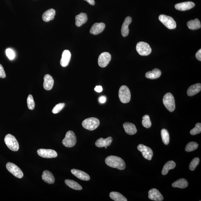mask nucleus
Listing matches in <instances>:
<instances>
[{"label": "nucleus", "mask_w": 201, "mask_h": 201, "mask_svg": "<svg viewBox=\"0 0 201 201\" xmlns=\"http://www.w3.org/2000/svg\"><path fill=\"white\" fill-rule=\"evenodd\" d=\"M198 144L196 142H189L185 148V151L187 152L194 151L198 148Z\"/></svg>", "instance_id": "72a5a7b5"}, {"label": "nucleus", "mask_w": 201, "mask_h": 201, "mask_svg": "<svg viewBox=\"0 0 201 201\" xmlns=\"http://www.w3.org/2000/svg\"><path fill=\"white\" fill-rule=\"evenodd\" d=\"M105 25L104 23H96L93 24L90 30L91 34L96 35L100 34L105 28Z\"/></svg>", "instance_id": "4468645a"}, {"label": "nucleus", "mask_w": 201, "mask_h": 201, "mask_svg": "<svg viewBox=\"0 0 201 201\" xmlns=\"http://www.w3.org/2000/svg\"><path fill=\"white\" fill-rule=\"evenodd\" d=\"M187 26L189 29L192 30H197L201 27L200 21L198 18L188 21L187 23Z\"/></svg>", "instance_id": "c85d7f7f"}, {"label": "nucleus", "mask_w": 201, "mask_h": 201, "mask_svg": "<svg viewBox=\"0 0 201 201\" xmlns=\"http://www.w3.org/2000/svg\"><path fill=\"white\" fill-rule=\"evenodd\" d=\"M199 163L200 159L199 158L197 157L194 158L191 161L189 165V169L191 171H194Z\"/></svg>", "instance_id": "c9c22d12"}, {"label": "nucleus", "mask_w": 201, "mask_h": 201, "mask_svg": "<svg viewBox=\"0 0 201 201\" xmlns=\"http://www.w3.org/2000/svg\"><path fill=\"white\" fill-rule=\"evenodd\" d=\"M111 198L115 201H127L128 200L125 197L117 192H111L110 194Z\"/></svg>", "instance_id": "7c9ffc66"}, {"label": "nucleus", "mask_w": 201, "mask_h": 201, "mask_svg": "<svg viewBox=\"0 0 201 201\" xmlns=\"http://www.w3.org/2000/svg\"><path fill=\"white\" fill-rule=\"evenodd\" d=\"M196 57L197 59L199 61H201V50H198L196 53Z\"/></svg>", "instance_id": "a19ab883"}, {"label": "nucleus", "mask_w": 201, "mask_h": 201, "mask_svg": "<svg viewBox=\"0 0 201 201\" xmlns=\"http://www.w3.org/2000/svg\"><path fill=\"white\" fill-rule=\"evenodd\" d=\"M6 77L4 69L3 66L0 64V78H4Z\"/></svg>", "instance_id": "ea45409f"}, {"label": "nucleus", "mask_w": 201, "mask_h": 201, "mask_svg": "<svg viewBox=\"0 0 201 201\" xmlns=\"http://www.w3.org/2000/svg\"><path fill=\"white\" fill-rule=\"evenodd\" d=\"M142 124L144 127L149 128L151 127L152 123L150 117L148 115H145L142 118Z\"/></svg>", "instance_id": "473e14b6"}, {"label": "nucleus", "mask_w": 201, "mask_h": 201, "mask_svg": "<svg viewBox=\"0 0 201 201\" xmlns=\"http://www.w3.org/2000/svg\"><path fill=\"white\" fill-rule=\"evenodd\" d=\"M105 162L108 166L121 170L124 169L126 168V164L123 160L116 156H108L105 159Z\"/></svg>", "instance_id": "f257e3e1"}, {"label": "nucleus", "mask_w": 201, "mask_h": 201, "mask_svg": "<svg viewBox=\"0 0 201 201\" xmlns=\"http://www.w3.org/2000/svg\"><path fill=\"white\" fill-rule=\"evenodd\" d=\"M172 185L175 188H185L188 187V182L186 179L181 178L173 183Z\"/></svg>", "instance_id": "cd10ccee"}, {"label": "nucleus", "mask_w": 201, "mask_h": 201, "mask_svg": "<svg viewBox=\"0 0 201 201\" xmlns=\"http://www.w3.org/2000/svg\"><path fill=\"white\" fill-rule=\"evenodd\" d=\"M159 21L168 28L172 30L176 28V22L172 17L162 14L159 15Z\"/></svg>", "instance_id": "6e6552de"}, {"label": "nucleus", "mask_w": 201, "mask_h": 201, "mask_svg": "<svg viewBox=\"0 0 201 201\" xmlns=\"http://www.w3.org/2000/svg\"><path fill=\"white\" fill-rule=\"evenodd\" d=\"M77 142V137L75 133L70 130L66 133L65 138L62 140V143L66 147L71 148L75 145Z\"/></svg>", "instance_id": "f03ea898"}, {"label": "nucleus", "mask_w": 201, "mask_h": 201, "mask_svg": "<svg viewBox=\"0 0 201 201\" xmlns=\"http://www.w3.org/2000/svg\"><path fill=\"white\" fill-rule=\"evenodd\" d=\"M163 102L166 108L170 112L174 111L175 108L174 98L171 93H168L163 96Z\"/></svg>", "instance_id": "7ed1b4c3"}, {"label": "nucleus", "mask_w": 201, "mask_h": 201, "mask_svg": "<svg viewBox=\"0 0 201 201\" xmlns=\"http://www.w3.org/2000/svg\"><path fill=\"white\" fill-rule=\"evenodd\" d=\"M88 20V17L85 13H81L77 15L75 17L76 26L79 27L85 24Z\"/></svg>", "instance_id": "393cba45"}, {"label": "nucleus", "mask_w": 201, "mask_h": 201, "mask_svg": "<svg viewBox=\"0 0 201 201\" xmlns=\"http://www.w3.org/2000/svg\"><path fill=\"white\" fill-rule=\"evenodd\" d=\"M4 141L6 145L9 149L13 151H17L19 149V145L16 138L11 134L5 136Z\"/></svg>", "instance_id": "20e7f679"}, {"label": "nucleus", "mask_w": 201, "mask_h": 201, "mask_svg": "<svg viewBox=\"0 0 201 201\" xmlns=\"http://www.w3.org/2000/svg\"><path fill=\"white\" fill-rule=\"evenodd\" d=\"M201 90V84L197 83L191 86L187 90V93L189 96H192L199 93Z\"/></svg>", "instance_id": "b1692460"}, {"label": "nucleus", "mask_w": 201, "mask_h": 201, "mask_svg": "<svg viewBox=\"0 0 201 201\" xmlns=\"http://www.w3.org/2000/svg\"><path fill=\"white\" fill-rule=\"evenodd\" d=\"M95 91L98 93H101L103 91V88L101 86H97L94 88Z\"/></svg>", "instance_id": "79ce46f5"}, {"label": "nucleus", "mask_w": 201, "mask_h": 201, "mask_svg": "<svg viewBox=\"0 0 201 201\" xmlns=\"http://www.w3.org/2000/svg\"><path fill=\"white\" fill-rule=\"evenodd\" d=\"M42 178L44 182L49 184H53L55 182V178L53 174L50 171L45 170L43 171L42 175Z\"/></svg>", "instance_id": "4be33fe9"}, {"label": "nucleus", "mask_w": 201, "mask_h": 201, "mask_svg": "<svg viewBox=\"0 0 201 201\" xmlns=\"http://www.w3.org/2000/svg\"><path fill=\"white\" fill-rule=\"evenodd\" d=\"M6 168L15 177L21 178L24 176L23 171L20 168L15 164L11 163H7Z\"/></svg>", "instance_id": "1a4fd4ad"}, {"label": "nucleus", "mask_w": 201, "mask_h": 201, "mask_svg": "<svg viewBox=\"0 0 201 201\" xmlns=\"http://www.w3.org/2000/svg\"><path fill=\"white\" fill-rule=\"evenodd\" d=\"M123 127L126 133L129 135H134L137 132V130L136 126L132 123H125L123 124Z\"/></svg>", "instance_id": "412c9836"}, {"label": "nucleus", "mask_w": 201, "mask_h": 201, "mask_svg": "<svg viewBox=\"0 0 201 201\" xmlns=\"http://www.w3.org/2000/svg\"><path fill=\"white\" fill-rule=\"evenodd\" d=\"M56 11L53 9H50L46 11L42 15L43 20L45 22H48L53 20L55 16Z\"/></svg>", "instance_id": "5701e85b"}, {"label": "nucleus", "mask_w": 201, "mask_h": 201, "mask_svg": "<svg viewBox=\"0 0 201 201\" xmlns=\"http://www.w3.org/2000/svg\"><path fill=\"white\" fill-rule=\"evenodd\" d=\"M64 106H65V104L63 103H59V104H57L53 109L52 112L53 114H57V113L60 112Z\"/></svg>", "instance_id": "4c0bfd02"}, {"label": "nucleus", "mask_w": 201, "mask_h": 201, "mask_svg": "<svg viewBox=\"0 0 201 201\" xmlns=\"http://www.w3.org/2000/svg\"><path fill=\"white\" fill-rule=\"evenodd\" d=\"M100 124L98 119L91 118L86 119L82 123V126L84 128L89 130L92 131L96 129Z\"/></svg>", "instance_id": "39448f33"}, {"label": "nucleus", "mask_w": 201, "mask_h": 201, "mask_svg": "<svg viewBox=\"0 0 201 201\" xmlns=\"http://www.w3.org/2000/svg\"><path fill=\"white\" fill-rule=\"evenodd\" d=\"M106 98L104 96H101L99 98V101L101 103H104L106 101Z\"/></svg>", "instance_id": "37998d69"}, {"label": "nucleus", "mask_w": 201, "mask_h": 201, "mask_svg": "<svg viewBox=\"0 0 201 201\" xmlns=\"http://www.w3.org/2000/svg\"><path fill=\"white\" fill-rule=\"evenodd\" d=\"M136 49L140 55L147 56L149 55L152 52V49L149 44L144 42L138 43Z\"/></svg>", "instance_id": "0eeeda50"}, {"label": "nucleus", "mask_w": 201, "mask_h": 201, "mask_svg": "<svg viewBox=\"0 0 201 201\" xmlns=\"http://www.w3.org/2000/svg\"><path fill=\"white\" fill-rule=\"evenodd\" d=\"M6 53L7 56L9 59L13 60L15 58V54L14 52L11 48L7 49L6 51Z\"/></svg>", "instance_id": "58836bf2"}, {"label": "nucleus", "mask_w": 201, "mask_h": 201, "mask_svg": "<svg viewBox=\"0 0 201 201\" xmlns=\"http://www.w3.org/2000/svg\"><path fill=\"white\" fill-rule=\"evenodd\" d=\"M195 6V3L193 2L188 1L177 4L175 6V8L178 10L185 11L193 8Z\"/></svg>", "instance_id": "2eb2a0df"}, {"label": "nucleus", "mask_w": 201, "mask_h": 201, "mask_svg": "<svg viewBox=\"0 0 201 201\" xmlns=\"http://www.w3.org/2000/svg\"><path fill=\"white\" fill-rule=\"evenodd\" d=\"M111 58H112V56L109 53L107 52L103 53L99 56L98 65L101 68L106 67L110 63Z\"/></svg>", "instance_id": "9b49d317"}, {"label": "nucleus", "mask_w": 201, "mask_h": 201, "mask_svg": "<svg viewBox=\"0 0 201 201\" xmlns=\"http://www.w3.org/2000/svg\"><path fill=\"white\" fill-rule=\"evenodd\" d=\"M43 87L46 90L49 91L53 87L54 81L53 78L49 74H46L44 77Z\"/></svg>", "instance_id": "aec40b11"}, {"label": "nucleus", "mask_w": 201, "mask_h": 201, "mask_svg": "<svg viewBox=\"0 0 201 201\" xmlns=\"http://www.w3.org/2000/svg\"><path fill=\"white\" fill-rule=\"evenodd\" d=\"M113 138L109 137L106 138H99L95 142V145L98 147L103 148L110 146L113 141Z\"/></svg>", "instance_id": "a211bd4d"}, {"label": "nucleus", "mask_w": 201, "mask_h": 201, "mask_svg": "<svg viewBox=\"0 0 201 201\" xmlns=\"http://www.w3.org/2000/svg\"><path fill=\"white\" fill-rule=\"evenodd\" d=\"M132 21V18L129 16L127 17L125 19L121 29V33L123 37H125L128 36L129 32L128 26L131 23Z\"/></svg>", "instance_id": "f3484780"}, {"label": "nucleus", "mask_w": 201, "mask_h": 201, "mask_svg": "<svg viewBox=\"0 0 201 201\" xmlns=\"http://www.w3.org/2000/svg\"><path fill=\"white\" fill-rule=\"evenodd\" d=\"M65 183L66 185L70 188L77 190H81L83 189V187L77 182L71 179H66Z\"/></svg>", "instance_id": "c756f323"}, {"label": "nucleus", "mask_w": 201, "mask_h": 201, "mask_svg": "<svg viewBox=\"0 0 201 201\" xmlns=\"http://www.w3.org/2000/svg\"><path fill=\"white\" fill-rule=\"evenodd\" d=\"M201 132V124L198 123L196 124L195 127L191 130L190 131L191 134L192 135H196Z\"/></svg>", "instance_id": "e433bc0d"}, {"label": "nucleus", "mask_w": 201, "mask_h": 201, "mask_svg": "<svg viewBox=\"0 0 201 201\" xmlns=\"http://www.w3.org/2000/svg\"><path fill=\"white\" fill-rule=\"evenodd\" d=\"M138 149L142 154V156L146 159L151 160L153 156V152L149 147L143 144H140L138 146Z\"/></svg>", "instance_id": "9d476101"}, {"label": "nucleus", "mask_w": 201, "mask_h": 201, "mask_svg": "<svg viewBox=\"0 0 201 201\" xmlns=\"http://www.w3.org/2000/svg\"><path fill=\"white\" fill-rule=\"evenodd\" d=\"M148 198L156 201H162L163 199V195L156 188H152L149 191Z\"/></svg>", "instance_id": "ddd939ff"}, {"label": "nucleus", "mask_w": 201, "mask_h": 201, "mask_svg": "<svg viewBox=\"0 0 201 201\" xmlns=\"http://www.w3.org/2000/svg\"><path fill=\"white\" fill-rule=\"evenodd\" d=\"M176 167V163L173 161H169L166 163L162 171V174L166 175L168 173L169 170L174 169Z\"/></svg>", "instance_id": "bb28decb"}, {"label": "nucleus", "mask_w": 201, "mask_h": 201, "mask_svg": "<svg viewBox=\"0 0 201 201\" xmlns=\"http://www.w3.org/2000/svg\"><path fill=\"white\" fill-rule=\"evenodd\" d=\"M161 72L159 69L155 68L152 71L147 72L145 74V77L147 78L155 79L160 77Z\"/></svg>", "instance_id": "a878e982"}, {"label": "nucleus", "mask_w": 201, "mask_h": 201, "mask_svg": "<svg viewBox=\"0 0 201 201\" xmlns=\"http://www.w3.org/2000/svg\"><path fill=\"white\" fill-rule=\"evenodd\" d=\"M87 1L90 5H95V2L94 0H85Z\"/></svg>", "instance_id": "c03bdc74"}, {"label": "nucleus", "mask_w": 201, "mask_h": 201, "mask_svg": "<svg viewBox=\"0 0 201 201\" xmlns=\"http://www.w3.org/2000/svg\"><path fill=\"white\" fill-rule=\"evenodd\" d=\"M71 54L68 50H64L62 54L60 63L63 67H65L68 66L71 60Z\"/></svg>", "instance_id": "6ab92c4d"}, {"label": "nucleus", "mask_w": 201, "mask_h": 201, "mask_svg": "<svg viewBox=\"0 0 201 201\" xmlns=\"http://www.w3.org/2000/svg\"><path fill=\"white\" fill-rule=\"evenodd\" d=\"M161 135L164 144L166 145H168L169 142V135L167 130L165 128L162 129Z\"/></svg>", "instance_id": "2f4dec72"}, {"label": "nucleus", "mask_w": 201, "mask_h": 201, "mask_svg": "<svg viewBox=\"0 0 201 201\" xmlns=\"http://www.w3.org/2000/svg\"><path fill=\"white\" fill-rule=\"evenodd\" d=\"M71 172L77 178L83 181H89L90 177L87 173L80 170L73 169L71 170Z\"/></svg>", "instance_id": "dca6fc26"}, {"label": "nucleus", "mask_w": 201, "mask_h": 201, "mask_svg": "<svg viewBox=\"0 0 201 201\" xmlns=\"http://www.w3.org/2000/svg\"><path fill=\"white\" fill-rule=\"evenodd\" d=\"M38 155L41 157L46 158H52L57 157L58 153L53 150L50 149H39L37 151Z\"/></svg>", "instance_id": "f8f14e48"}, {"label": "nucleus", "mask_w": 201, "mask_h": 201, "mask_svg": "<svg viewBox=\"0 0 201 201\" xmlns=\"http://www.w3.org/2000/svg\"><path fill=\"white\" fill-rule=\"evenodd\" d=\"M27 105L28 108L30 110H34L35 108V102L32 95H29L27 99Z\"/></svg>", "instance_id": "f704fd0d"}, {"label": "nucleus", "mask_w": 201, "mask_h": 201, "mask_svg": "<svg viewBox=\"0 0 201 201\" xmlns=\"http://www.w3.org/2000/svg\"><path fill=\"white\" fill-rule=\"evenodd\" d=\"M118 96L121 102L126 104L130 102L131 93L127 86L123 85L121 87L119 90Z\"/></svg>", "instance_id": "423d86ee"}]
</instances>
